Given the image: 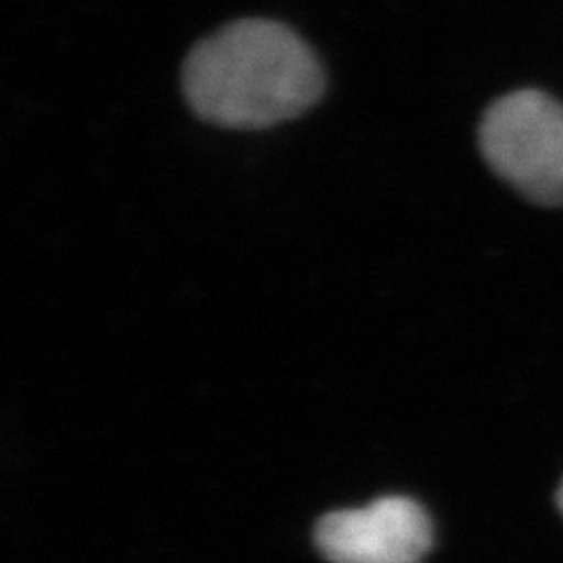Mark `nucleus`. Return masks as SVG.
<instances>
[{"label": "nucleus", "instance_id": "f03ea898", "mask_svg": "<svg viewBox=\"0 0 563 563\" xmlns=\"http://www.w3.org/2000/svg\"><path fill=\"white\" fill-rule=\"evenodd\" d=\"M479 148L523 198L563 207V106L536 90L498 99L484 113Z\"/></svg>", "mask_w": 563, "mask_h": 563}, {"label": "nucleus", "instance_id": "20e7f679", "mask_svg": "<svg viewBox=\"0 0 563 563\" xmlns=\"http://www.w3.org/2000/svg\"><path fill=\"white\" fill-rule=\"evenodd\" d=\"M556 505H559L561 515H563V482H561V486H559V493H556Z\"/></svg>", "mask_w": 563, "mask_h": 563}, {"label": "nucleus", "instance_id": "f257e3e1", "mask_svg": "<svg viewBox=\"0 0 563 563\" xmlns=\"http://www.w3.org/2000/svg\"><path fill=\"white\" fill-rule=\"evenodd\" d=\"M324 76L294 31L268 20L228 24L192 47L184 95L202 120L231 130L273 128L322 97Z\"/></svg>", "mask_w": 563, "mask_h": 563}, {"label": "nucleus", "instance_id": "7ed1b4c3", "mask_svg": "<svg viewBox=\"0 0 563 563\" xmlns=\"http://www.w3.org/2000/svg\"><path fill=\"white\" fill-rule=\"evenodd\" d=\"M314 544L329 563H420L432 548V521L416 500L387 496L322 517Z\"/></svg>", "mask_w": 563, "mask_h": 563}]
</instances>
